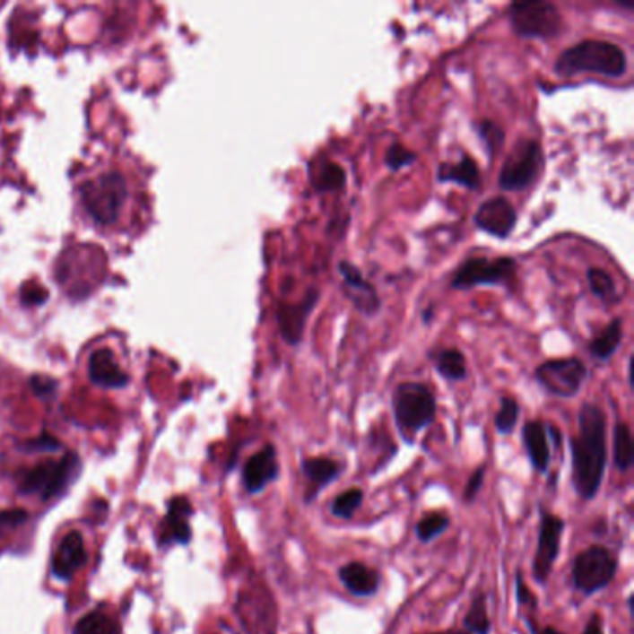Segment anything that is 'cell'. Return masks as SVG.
Returning a JSON list of instances; mask_svg holds the SVG:
<instances>
[{
  "label": "cell",
  "mask_w": 634,
  "mask_h": 634,
  "mask_svg": "<svg viewBox=\"0 0 634 634\" xmlns=\"http://www.w3.org/2000/svg\"><path fill=\"white\" fill-rule=\"evenodd\" d=\"M339 272L343 275L346 296L353 303V308L369 317L376 315L379 308H382V301H379L376 289L372 287L370 282H367L361 270L348 261H341Z\"/></svg>",
  "instance_id": "14"
},
{
  "label": "cell",
  "mask_w": 634,
  "mask_h": 634,
  "mask_svg": "<svg viewBox=\"0 0 634 634\" xmlns=\"http://www.w3.org/2000/svg\"><path fill=\"white\" fill-rule=\"evenodd\" d=\"M438 181L439 183H456L464 188L476 190L480 187V169H478L474 159L464 153L462 159L456 164H450V162L439 164Z\"/></svg>",
  "instance_id": "21"
},
{
  "label": "cell",
  "mask_w": 634,
  "mask_h": 634,
  "mask_svg": "<svg viewBox=\"0 0 634 634\" xmlns=\"http://www.w3.org/2000/svg\"><path fill=\"white\" fill-rule=\"evenodd\" d=\"M532 629V634H564L560 630H556L552 627H545V629H536L534 625H530ZM582 634H603V629H601V621H599V616H594L592 621L586 625L585 632Z\"/></svg>",
  "instance_id": "39"
},
{
  "label": "cell",
  "mask_w": 634,
  "mask_h": 634,
  "mask_svg": "<svg viewBox=\"0 0 634 634\" xmlns=\"http://www.w3.org/2000/svg\"><path fill=\"white\" fill-rule=\"evenodd\" d=\"M436 634H471L467 630H458V629H450V630H445V632H436Z\"/></svg>",
  "instance_id": "43"
},
{
  "label": "cell",
  "mask_w": 634,
  "mask_h": 634,
  "mask_svg": "<svg viewBox=\"0 0 634 634\" xmlns=\"http://www.w3.org/2000/svg\"><path fill=\"white\" fill-rule=\"evenodd\" d=\"M79 471V456L65 454L60 462H43L21 480V493H39L43 500L58 497Z\"/></svg>",
  "instance_id": "8"
},
{
  "label": "cell",
  "mask_w": 634,
  "mask_h": 634,
  "mask_svg": "<svg viewBox=\"0 0 634 634\" xmlns=\"http://www.w3.org/2000/svg\"><path fill=\"white\" fill-rule=\"evenodd\" d=\"M107 616L103 612H90L77 625H74V634H97L107 623Z\"/></svg>",
  "instance_id": "34"
},
{
  "label": "cell",
  "mask_w": 634,
  "mask_h": 634,
  "mask_svg": "<svg viewBox=\"0 0 634 634\" xmlns=\"http://www.w3.org/2000/svg\"><path fill=\"white\" fill-rule=\"evenodd\" d=\"M86 547L81 532H69V534L60 542L58 551L53 558V573L60 580H69L86 564Z\"/></svg>",
  "instance_id": "17"
},
{
  "label": "cell",
  "mask_w": 634,
  "mask_h": 634,
  "mask_svg": "<svg viewBox=\"0 0 634 634\" xmlns=\"http://www.w3.org/2000/svg\"><path fill=\"white\" fill-rule=\"evenodd\" d=\"M519 419V404L512 396H502L500 408L495 415V426L499 434H510Z\"/></svg>",
  "instance_id": "32"
},
{
  "label": "cell",
  "mask_w": 634,
  "mask_h": 634,
  "mask_svg": "<svg viewBox=\"0 0 634 634\" xmlns=\"http://www.w3.org/2000/svg\"><path fill=\"white\" fill-rule=\"evenodd\" d=\"M517 265L512 257H471L460 265L452 277V287L467 291L480 285H502L514 279Z\"/></svg>",
  "instance_id": "9"
},
{
  "label": "cell",
  "mask_w": 634,
  "mask_h": 634,
  "mask_svg": "<svg viewBox=\"0 0 634 634\" xmlns=\"http://www.w3.org/2000/svg\"><path fill=\"white\" fill-rule=\"evenodd\" d=\"M523 443L528 458L538 473H547L551 464V448L547 428L540 421H528L523 426Z\"/></svg>",
  "instance_id": "19"
},
{
  "label": "cell",
  "mask_w": 634,
  "mask_h": 634,
  "mask_svg": "<svg viewBox=\"0 0 634 634\" xmlns=\"http://www.w3.org/2000/svg\"><path fill=\"white\" fill-rule=\"evenodd\" d=\"M192 504L188 502L187 497H173L168 504V514L162 523V545H168L169 542H177L181 545H187L192 538L190 530V516H192Z\"/></svg>",
  "instance_id": "18"
},
{
  "label": "cell",
  "mask_w": 634,
  "mask_h": 634,
  "mask_svg": "<svg viewBox=\"0 0 634 634\" xmlns=\"http://www.w3.org/2000/svg\"><path fill=\"white\" fill-rule=\"evenodd\" d=\"M450 519L447 514L443 512H434V514H430V516H424L419 523H417V538L422 542V543H430L434 538H438L439 534H443V532L447 530Z\"/></svg>",
  "instance_id": "30"
},
{
  "label": "cell",
  "mask_w": 634,
  "mask_h": 634,
  "mask_svg": "<svg viewBox=\"0 0 634 634\" xmlns=\"http://www.w3.org/2000/svg\"><path fill=\"white\" fill-rule=\"evenodd\" d=\"M618 571L616 556L606 547L594 545L582 551L573 564V585L582 594L592 595L611 585Z\"/></svg>",
  "instance_id": "7"
},
{
  "label": "cell",
  "mask_w": 634,
  "mask_h": 634,
  "mask_svg": "<svg viewBox=\"0 0 634 634\" xmlns=\"http://www.w3.org/2000/svg\"><path fill=\"white\" fill-rule=\"evenodd\" d=\"M88 376L99 387L119 389L129 384V376L117 365L114 352L109 348L95 350L88 361Z\"/></svg>",
  "instance_id": "16"
},
{
  "label": "cell",
  "mask_w": 634,
  "mask_h": 634,
  "mask_svg": "<svg viewBox=\"0 0 634 634\" xmlns=\"http://www.w3.org/2000/svg\"><path fill=\"white\" fill-rule=\"evenodd\" d=\"M417 161V155L408 147H404L402 143H393L387 153H386V166L393 171H398L402 168H408Z\"/></svg>",
  "instance_id": "33"
},
{
  "label": "cell",
  "mask_w": 634,
  "mask_h": 634,
  "mask_svg": "<svg viewBox=\"0 0 634 634\" xmlns=\"http://www.w3.org/2000/svg\"><path fill=\"white\" fill-rule=\"evenodd\" d=\"M126 195H129V190H126V181L119 171H109L81 185L83 205L99 225H112L117 221Z\"/></svg>",
  "instance_id": "4"
},
{
  "label": "cell",
  "mask_w": 634,
  "mask_h": 634,
  "mask_svg": "<svg viewBox=\"0 0 634 634\" xmlns=\"http://www.w3.org/2000/svg\"><path fill=\"white\" fill-rule=\"evenodd\" d=\"M434 365L439 376H443L448 382H460L467 378V363L464 353L456 348H445L436 353Z\"/></svg>",
  "instance_id": "24"
},
{
  "label": "cell",
  "mask_w": 634,
  "mask_h": 634,
  "mask_svg": "<svg viewBox=\"0 0 634 634\" xmlns=\"http://www.w3.org/2000/svg\"><path fill=\"white\" fill-rule=\"evenodd\" d=\"M586 279H588V285L592 289V292L606 301V303H616L618 301V289H616V283H614V279L612 275L608 274L606 270L603 268H597V266H592L588 268L586 272Z\"/></svg>",
  "instance_id": "28"
},
{
  "label": "cell",
  "mask_w": 634,
  "mask_h": 634,
  "mask_svg": "<svg viewBox=\"0 0 634 634\" xmlns=\"http://www.w3.org/2000/svg\"><path fill=\"white\" fill-rule=\"evenodd\" d=\"M27 519H29L27 510H21V508H19V510L13 508V510L0 512V523L6 525V526H17V525L24 523Z\"/></svg>",
  "instance_id": "40"
},
{
  "label": "cell",
  "mask_w": 634,
  "mask_h": 634,
  "mask_svg": "<svg viewBox=\"0 0 634 634\" xmlns=\"http://www.w3.org/2000/svg\"><path fill=\"white\" fill-rule=\"evenodd\" d=\"M465 629L471 634H490L491 630V620L488 616V597L486 594L478 592L473 601L471 608L465 616Z\"/></svg>",
  "instance_id": "27"
},
{
  "label": "cell",
  "mask_w": 634,
  "mask_h": 634,
  "mask_svg": "<svg viewBox=\"0 0 634 634\" xmlns=\"http://www.w3.org/2000/svg\"><path fill=\"white\" fill-rule=\"evenodd\" d=\"M588 378V369L577 358L549 360L536 369L538 384L551 395L560 398H573L585 379Z\"/></svg>",
  "instance_id": "10"
},
{
  "label": "cell",
  "mask_w": 634,
  "mask_h": 634,
  "mask_svg": "<svg viewBox=\"0 0 634 634\" xmlns=\"http://www.w3.org/2000/svg\"><path fill=\"white\" fill-rule=\"evenodd\" d=\"M564 526H566L564 519L551 516L549 512H542L538 551L534 558V566H532V573H534V578L540 582V585H545L549 580L556 556L560 552V538L564 534Z\"/></svg>",
  "instance_id": "11"
},
{
  "label": "cell",
  "mask_w": 634,
  "mask_h": 634,
  "mask_svg": "<svg viewBox=\"0 0 634 634\" xmlns=\"http://www.w3.org/2000/svg\"><path fill=\"white\" fill-rule=\"evenodd\" d=\"M97 634H119V629H117V625H116L114 621L107 620V623L103 625V629H100Z\"/></svg>",
  "instance_id": "42"
},
{
  "label": "cell",
  "mask_w": 634,
  "mask_h": 634,
  "mask_svg": "<svg viewBox=\"0 0 634 634\" xmlns=\"http://www.w3.org/2000/svg\"><path fill=\"white\" fill-rule=\"evenodd\" d=\"M543 151L536 140H521L504 161L499 173V187L504 192L526 190L538 179L543 168Z\"/></svg>",
  "instance_id": "6"
},
{
  "label": "cell",
  "mask_w": 634,
  "mask_h": 634,
  "mask_svg": "<svg viewBox=\"0 0 634 634\" xmlns=\"http://www.w3.org/2000/svg\"><path fill=\"white\" fill-rule=\"evenodd\" d=\"M634 462V447L630 428L625 422L614 426V464L618 471H629Z\"/></svg>",
  "instance_id": "26"
},
{
  "label": "cell",
  "mask_w": 634,
  "mask_h": 634,
  "mask_svg": "<svg viewBox=\"0 0 634 634\" xmlns=\"http://www.w3.org/2000/svg\"><path fill=\"white\" fill-rule=\"evenodd\" d=\"M30 387H32V391L38 396H50V395H55L58 384L55 382L53 378H48V376H32L30 378Z\"/></svg>",
  "instance_id": "37"
},
{
  "label": "cell",
  "mask_w": 634,
  "mask_h": 634,
  "mask_svg": "<svg viewBox=\"0 0 634 634\" xmlns=\"http://www.w3.org/2000/svg\"><path fill=\"white\" fill-rule=\"evenodd\" d=\"M311 183L317 192H339L346 185V171L337 162H322L311 168Z\"/></svg>",
  "instance_id": "23"
},
{
  "label": "cell",
  "mask_w": 634,
  "mask_h": 634,
  "mask_svg": "<svg viewBox=\"0 0 634 634\" xmlns=\"http://www.w3.org/2000/svg\"><path fill=\"white\" fill-rule=\"evenodd\" d=\"M508 19L517 36L551 39L562 32V13L543 0L516 3L508 8Z\"/></svg>",
  "instance_id": "5"
},
{
  "label": "cell",
  "mask_w": 634,
  "mask_h": 634,
  "mask_svg": "<svg viewBox=\"0 0 634 634\" xmlns=\"http://www.w3.org/2000/svg\"><path fill=\"white\" fill-rule=\"evenodd\" d=\"M363 504V490L353 488V490H346L341 495H337L332 502V514L343 519L352 517L360 510V506Z\"/></svg>",
  "instance_id": "31"
},
{
  "label": "cell",
  "mask_w": 634,
  "mask_h": 634,
  "mask_svg": "<svg viewBox=\"0 0 634 634\" xmlns=\"http://www.w3.org/2000/svg\"><path fill=\"white\" fill-rule=\"evenodd\" d=\"M277 474H279V467L275 458V448L274 445H266L246 462L242 471V484L246 491L259 493L270 484V482L277 478Z\"/></svg>",
  "instance_id": "15"
},
{
  "label": "cell",
  "mask_w": 634,
  "mask_h": 634,
  "mask_svg": "<svg viewBox=\"0 0 634 634\" xmlns=\"http://www.w3.org/2000/svg\"><path fill=\"white\" fill-rule=\"evenodd\" d=\"M474 129H476V135L482 140V143L486 145V151L490 153V157L499 153V151L504 147V140H506L504 131H502V126L497 125L495 121L482 119L474 125Z\"/></svg>",
  "instance_id": "29"
},
{
  "label": "cell",
  "mask_w": 634,
  "mask_h": 634,
  "mask_svg": "<svg viewBox=\"0 0 634 634\" xmlns=\"http://www.w3.org/2000/svg\"><path fill=\"white\" fill-rule=\"evenodd\" d=\"M301 469H303V473H306V476L313 482V486L317 488L315 493L318 490L326 488L327 484H332V482L341 473L339 465L329 458H308V460L301 462Z\"/></svg>",
  "instance_id": "25"
},
{
  "label": "cell",
  "mask_w": 634,
  "mask_h": 634,
  "mask_svg": "<svg viewBox=\"0 0 634 634\" xmlns=\"http://www.w3.org/2000/svg\"><path fill=\"white\" fill-rule=\"evenodd\" d=\"M318 300H320L318 289H311L300 303H285V301L279 303V309H277L279 334H282L287 344L298 346L301 343L303 332H306V322L318 303Z\"/></svg>",
  "instance_id": "13"
},
{
  "label": "cell",
  "mask_w": 634,
  "mask_h": 634,
  "mask_svg": "<svg viewBox=\"0 0 634 634\" xmlns=\"http://www.w3.org/2000/svg\"><path fill=\"white\" fill-rule=\"evenodd\" d=\"M516 594H517V603L519 604H523V606H532V608H534L536 606V599H534V595H532V592L530 590H526V586H525V582H523V575L519 573L517 575V580H516Z\"/></svg>",
  "instance_id": "41"
},
{
  "label": "cell",
  "mask_w": 634,
  "mask_h": 634,
  "mask_svg": "<svg viewBox=\"0 0 634 634\" xmlns=\"http://www.w3.org/2000/svg\"><path fill=\"white\" fill-rule=\"evenodd\" d=\"M339 578L346 590L358 597L374 595L379 588V575L361 562H350L343 566L339 569Z\"/></svg>",
  "instance_id": "20"
},
{
  "label": "cell",
  "mask_w": 634,
  "mask_h": 634,
  "mask_svg": "<svg viewBox=\"0 0 634 634\" xmlns=\"http://www.w3.org/2000/svg\"><path fill=\"white\" fill-rule=\"evenodd\" d=\"M436 396L428 386L405 382L393 391V413L404 439L412 443L413 438L432 424L436 417Z\"/></svg>",
  "instance_id": "3"
},
{
  "label": "cell",
  "mask_w": 634,
  "mask_h": 634,
  "mask_svg": "<svg viewBox=\"0 0 634 634\" xmlns=\"http://www.w3.org/2000/svg\"><path fill=\"white\" fill-rule=\"evenodd\" d=\"M47 296H48V292L43 287H39L38 283H27V285H22V289H21V301L29 308L41 306V303H45Z\"/></svg>",
  "instance_id": "35"
},
{
  "label": "cell",
  "mask_w": 634,
  "mask_h": 634,
  "mask_svg": "<svg viewBox=\"0 0 634 634\" xmlns=\"http://www.w3.org/2000/svg\"><path fill=\"white\" fill-rule=\"evenodd\" d=\"M554 71L564 77H571L577 73H599L604 77L618 79L627 71V55L612 41L585 39L566 48L556 58Z\"/></svg>",
  "instance_id": "2"
},
{
  "label": "cell",
  "mask_w": 634,
  "mask_h": 634,
  "mask_svg": "<svg viewBox=\"0 0 634 634\" xmlns=\"http://www.w3.org/2000/svg\"><path fill=\"white\" fill-rule=\"evenodd\" d=\"M517 211L512 203L502 197L486 199L474 213V225L495 239H508L516 230Z\"/></svg>",
  "instance_id": "12"
},
{
  "label": "cell",
  "mask_w": 634,
  "mask_h": 634,
  "mask_svg": "<svg viewBox=\"0 0 634 634\" xmlns=\"http://www.w3.org/2000/svg\"><path fill=\"white\" fill-rule=\"evenodd\" d=\"M573 486L582 499H594L606 467V415L595 404H582L578 434L571 438Z\"/></svg>",
  "instance_id": "1"
},
{
  "label": "cell",
  "mask_w": 634,
  "mask_h": 634,
  "mask_svg": "<svg viewBox=\"0 0 634 634\" xmlns=\"http://www.w3.org/2000/svg\"><path fill=\"white\" fill-rule=\"evenodd\" d=\"M484 474H486V467H478L474 471V474L469 478V484L465 488V500L467 502H473L476 493L480 491L482 484H484Z\"/></svg>",
  "instance_id": "38"
},
{
  "label": "cell",
  "mask_w": 634,
  "mask_h": 634,
  "mask_svg": "<svg viewBox=\"0 0 634 634\" xmlns=\"http://www.w3.org/2000/svg\"><path fill=\"white\" fill-rule=\"evenodd\" d=\"M621 341H623V322L621 318H614L597 337L590 341L588 348L595 360L606 361L614 356Z\"/></svg>",
  "instance_id": "22"
},
{
  "label": "cell",
  "mask_w": 634,
  "mask_h": 634,
  "mask_svg": "<svg viewBox=\"0 0 634 634\" xmlns=\"http://www.w3.org/2000/svg\"><path fill=\"white\" fill-rule=\"evenodd\" d=\"M62 448V443L47 432H43L39 438L30 439L27 445H24V450L30 452H56Z\"/></svg>",
  "instance_id": "36"
}]
</instances>
